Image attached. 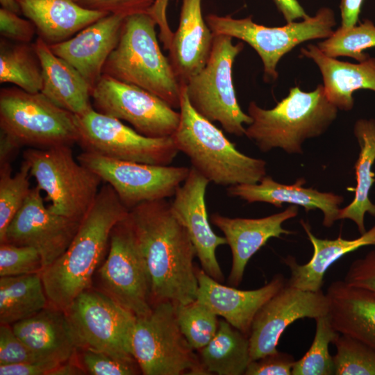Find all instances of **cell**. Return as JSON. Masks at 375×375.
Returning <instances> with one entry per match:
<instances>
[{
  "label": "cell",
  "instance_id": "6da1fadb",
  "mask_svg": "<svg viewBox=\"0 0 375 375\" xmlns=\"http://www.w3.org/2000/svg\"><path fill=\"white\" fill-rule=\"evenodd\" d=\"M151 284L152 304H186L197 299V256L188 232L165 199L129 210Z\"/></svg>",
  "mask_w": 375,
  "mask_h": 375
},
{
  "label": "cell",
  "instance_id": "7a4b0ae2",
  "mask_svg": "<svg viewBox=\"0 0 375 375\" xmlns=\"http://www.w3.org/2000/svg\"><path fill=\"white\" fill-rule=\"evenodd\" d=\"M128 212L105 183L67 250L41 273L50 305L65 310L92 287L93 274L108 249L112 230Z\"/></svg>",
  "mask_w": 375,
  "mask_h": 375
},
{
  "label": "cell",
  "instance_id": "3957f363",
  "mask_svg": "<svg viewBox=\"0 0 375 375\" xmlns=\"http://www.w3.org/2000/svg\"><path fill=\"white\" fill-rule=\"evenodd\" d=\"M181 86L180 122L172 135L178 151L210 183L228 187L258 183L266 176V162L238 150L213 122L194 110Z\"/></svg>",
  "mask_w": 375,
  "mask_h": 375
},
{
  "label": "cell",
  "instance_id": "277c9868",
  "mask_svg": "<svg viewBox=\"0 0 375 375\" xmlns=\"http://www.w3.org/2000/svg\"><path fill=\"white\" fill-rule=\"evenodd\" d=\"M338 110L327 99L322 85L310 92L295 86L271 109L250 102L248 115L252 122L244 135L263 152L280 148L290 154L302 153L303 142L324 133L336 119Z\"/></svg>",
  "mask_w": 375,
  "mask_h": 375
},
{
  "label": "cell",
  "instance_id": "5b68a950",
  "mask_svg": "<svg viewBox=\"0 0 375 375\" xmlns=\"http://www.w3.org/2000/svg\"><path fill=\"white\" fill-rule=\"evenodd\" d=\"M149 13L126 17L119 42L108 57L102 74L136 85L179 108L182 86L159 46L156 26Z\"/></svg>",
  "mask_w": 375,
  "mask_h": 375
},
{
  "label": "cell",
  "instance_id": "8992f818",
  "mask_svg": "<svg viewBox=\"0 0 375 375\" xmlns=\"http://www.w3.org/2000/svg\"><path fill=\"white\" fill-rule=\"evenodd\" d=\"M0 131L21 147H71L78 140L76 115L17 86L0 90Z\"/></svg>",
  "mask_w": 375,
  "mask_h": 375
},
{
  "label": "cell",
  "instance_id": "52a82bcc",
  "mask_svg": "<svg viewBox=\"0 0 375 375\" xmlns=\"http://www.w3.org/2000/svg\"><path fill=\"white\" fill-rule=\"evenodd\" d=\"M30 176L56 214L81 221L94 202L102 179L75 160L70 146L31 148L23 153Z\"/></svg>",
  "mask_w": 375,
  "mask_h": 375
},
{
  "label": "cell",
  "instance_id": "ba28073f",
  "mask_svg": "<svg viewBox=\"0 0 375 375\" xmlns=\"http://www.w3.org/2000/svg\"><path fill=\"white\" fill-rule=\"evenodd\" d=\"M131 347L142 374H208L182 333L171 301L156 303L149 315L136 317Z\"/></svg>",
  "mask_w": 375,
  "mask_h": 375
},
{
  "label": "cell",
  "instance_id": "9c48e42d",
  "mask_svg": "<svg viewBox=\"0 0 375 375\" xmlns=\"http://www.w3.org/2000/svg\"><path fill=\"white\" fill-rule=\"evenodd\" d=\"M205 20L213 35L237 38L249 44L260 56L265 81H275L277 65L285 54L297 45L312 40L326 39L336 24L335 13L328 7L301 22L278 27H268L254 22L251 17L236 19L231 15H206Z\"/></svg>",
  "mask_w": 375,
  "mask_h": 375
},
{
  "label": "cell",
  "instance_id": "30bf717a",
  "mask_svg": "<svg viewBox=\"0 0 375 375\" xmlns=\"http://www.w3.org/2000/svg\"><path fill=\"white\" fill-rule=\"evenodd\" d=\"M232 38L214 35L212 49L203 68L185 85L190 105L211 122H219L223 129L237 136L245 135L244 124L251 117L241 109L233 81V66L244 44H233Z\"/></svg>",
  "mask_w": 375,
  "mask_h": 375
},
{
  "label": "cell",
  "instance_id": "8fae6325",
  "mask_svg": "<svg viewBox=\"0 0 375 375\" xmlns=\"http://www.w3.org/2000/svg\"><path fill=\"white\" fill-rule=\"evenodd\" d=\"M98 274L99 290L122 307L136 317L151 312V279L129 212L112 228Z\"/></svg>",
  "mask_w": 375,
  "mask_h": 375
},
{
  "label": "cell",
  "instance_id": "7c38bea8",
  "mask_svg": "<svg viewBox=\"0 0 375 375\" xmlns=\"http://www.w3.org/2000/svg\"><path fill=\"white\" fill-rule=\"evenodd\" d=\"M65 311L78 349L100 351L137 363L131 347L136 317L110 297L90 288L75 298Z\"/></svg>",
  "mask_w": 375,
  "mask_h": 375
},
{
  "label": "cell",
  "instance_id": "4fadbf2b",
  "mask_svg": "<svg viewBox=\"0 0 375 375\" xmlns=\"http://www.w3.org/2000/svg\"><path fill=\"white\" fill-rule=\"evenodd\" d=\"M78 144L83 151L112 159L169 165L179 152L172 136L149 138L120 119L92 108L77 116Z\"/></svg>",
  "mask_w": 375,
  "mask_h": 375
},
{
  "label": "cell",
  "instance_id": "5bb4252c",
  "mask_svg": "<svg viewBox=\"0 0 375 375\" xmlns=\"http://www.w3.org/2000/svg\"><path fill=\"white\" fill-rule=\"evenodd\" d=\"M77 160L110 185L129 210L143 202L174 196L190 169L119 160L88 151L80 153Z\"/></svg>",
  "mask_w": 375,
  "mask_h": 375
},
{
  "label": "cell",
  "instance_id": "9a60e30c",
  "mask_svg": "<svg viewBox=\"0 0 375 375\" xmlns=\"http://www.w3.org/2000/svg\"><path fill=\"white\" fill-rule=\"evenodd\" d=\"M91 99L96 111L127 122L147 137L172 136L180 122V112L160 97L103 74L92 88Z\"/></svg>",
  "mask_w": 375,
  "mask_h": 375
},
{
  "label": "cell",
  "instance_id": "2e32d148",
  "mask_svg": "<svg viewBox=\"0 0 375 375\" xmlns=\"http://www.w3.org/2000/svg\"><path fill=\"white\" fill-rule=\"evenodd\" d=\"M80 222L50 210L36 185L9 224L2 242L34 247L44 269L67 250Z\"/></svg>",
  "mask_w": 375,
  "mask_h": 375
},
{
  "label": "cell",
  "instance_id": "e0dca14e",
  "mask_svg": "<svg viewBox=\"0 0 375 375\" xmlns=\"http://www.w3.org/2000/svg\"><path fill=\"white\" fill-rule=\"evenodd\" d=\"M322 290L311 292L285 283L255 315L249 335L251 360L276 352L281 335L294 321L328 314Z\"/></svg>",
  "mask_w": 375,
  "mask_h": 375
},
{
  "label": "cell",
  "instance_id": "ac0fdd59",
  "mask_svg": "<svg viewBox=\"0 0 375 375\" xmlns=\"http://www.w3.org/2000/svg\"><path fill=\"white\" fill-rule=\"evenodd\" d=\"M209 183L192 167L188 176L176 190L171 206L188 232L202 269L222 283L224 275L216 258V249L227 244V242L224 237L216 235L209 224L205 199Z\"/></svg>",
  "mask_w": 375,
  "mask_h": 375
},
{
  "label": "cell",
  "instance_id": "d6986e66",
  "mask_svg": "<svg viewBox=\"0 0 375 375\" xmlns=\"http://www.w3.org/2000/svg\"><path fill=\"white\" fill-rule=\"evenodd\" d=\"M297 214V206L291 205L282 212L258 219L231 218L217 212L211 215L212 224L223 233L231 251L228 281L233 286L240 285L250 258L269 239L293 233L282 224Z\"/></svg>",
  "mask_w": 375,
  "mask_h": 375
},
{
  "label": "cell",
  "instance_id": "ffe728a7",
  "mask_svg": "<svg viewBox=\"0 0 375 375\" xmlns=\"http://www.w3.org/2000/svg\"><path fill=\"white\" fill-rule=\"evenodd\" d=\"M196 271V299L247 336L258 311L286 283L284 276L278 274L260 288L242 290L221 284L203 269Z\"/></svg>",
  "mask_w": 375,
  "mask_h": 375
},
{
  "label": "cell",
  "instance_id": "44dd1931",
  "mask_svg": "<svg viewBox=\"0 0 375 375\" xmlns=\"http://www.w3.org/2000/svg\"><path fill=\"white\" fill-rule=\"evenodd\" d=\"M125 18L107 15L69 40L49 46L56 56L72 65L92 90L102 75L108 57L119 42Z\"/></svg>",
  "mask_w": 375,
  "mask_h": 375
},
{
  "label": "cell",
  "instance_id": "7402d4cb",
  "mask_svg": "<svg viewBox=\"0 0 375 375\" xmlns=\"http://www.w3.org/2000/svg\"><path fill=\"white\" fill-rule=\"evenodd\" d=\"M305 183L306 180L299 178L294 184H281L266 175L257 183L229 186L227 193L249 203L265 202L281 208L283 203H287L301 206L306 212L319 209L324 214L323 225L331 227L339 219L344 198L332 192H322L312 188H304L303 185Z\"/></svg>",
  "mask_w": 375,
  "mask_h": 375
},
{
  "label": "cell",
  "instance_id": "603a6c76",
  "mask_svg": "<svg viewBox=\"0 0 375 375\" xmlns=\"http://www.w3.org/2000/svg\"><path fill=\"white\" fill-rule=\"evenodd\" d=\"M213 39L202 15L201 0H182L178 27L168 49L169 60L181 85L203 68Z\"/></svg>",
  "mask_w": 375,
  "mask_h": 375
},
{
  "label": "cell",
  "instance_id": "cb8c5ba5",
  "mask_svg": "<svg viewBox=\"0 0 375 375\" xmlns=\"http://www.w3.org/2000/svg\"><path fill=\"white\" fill-rule=\"evenodd\" d=\"M11 326L15 335L42 360L62 363L74 358L78 350L65 311L49 303Z\"/></svg>",
  "mask_w": 375,
  "mask_h": 375
},
{
  "label": "cell",
  "instance_id": "d4e9b609",
  "mask_svg": "<svg viewBox=\"0 0 375 375\" xmlns=\"http://www.w3.org/2000/svg\"><path fill=\"white\" fill-rule=\"evenodd\" d=\"M303 56L318 67L327 99L338 110L349 111L354 105L353 93L360 89L375 92V58L351 63L329 57L317 45L309 44L301 49Z\"/></svg>",
  "mask_w": 375,
  "mask_h": 375
},
{
  "label": "cell",
  "instance_id": "484cf974",
  "mask_svg": "<svg viewBox=\"0 0 375 375\" xmlns=\"http://www.w3.org/2000/svg\"><path fill=\"white\" fill-rule=\"evenodd\" d=\"M326 295L334 328L375 350V294L344 281H335Z\"/></svg>",
  "mask_w": 375,
  "mask_h": 375
},
{
  "label": "cell",
  "instance_id": "4316f807",
  "mask_svg": "<svg viewBox=\"0 0 375 375\" xmlns=\"http://www.w3.org/2000/svg\"><path fill=\"white\" fill-rule=\"evenodd\" d=\"M21 13L48 45L69 40L106 12L86 9L74 0H16Z\"/></svg>",
  "mask_w": 375,
  "mask_h": 375
},
{
  "label": "cell",
  "instance_id": "83f0119b",
  "mask_svg": "<svg viewBox=\"0 0 375 375\" xmlns=\"http://www.w3.org/2000/svg\"><path fill=\"white\" fill-rule=\"evenodd\" d=\"M42 69L41 92L59 107L80 116L90 110L92 88L69 63L56 56L42 39L33 43Z\"/></svg>",
  "mask_w": 375,
  "mask_h": 375
},
{
  "label": "cell",
  "instance_id": "f1b7e54d",
  "mask_svg": "<svg viewBox=\"0 0 375 375\" xmlns=\"http://www.w3.org/2000/svg\"><path fill=\"white\" fill-rule=\"evenodd\" d=\"M301 224L313 247L310 260L303 265L299 264L295 258L288 256L283 258L284 263L290 270V278L286 284L306 291L317 292L322 290L324 276L335 261L345 254L365 246H375V226L352 240L342 238L321 239L311 232L308 224L303 220Z\"/></svg>",
  "mask_w": 375,
  "mask_h": 375
},
{
  "label": "cell",
  "instance_id": "f546056e",
  "mask_svg": "<svg viewBox=\"0 0 375 375\" xmlns=\"http://www.w3.org/2000/svg\"><path fill=\"white\" fill-rule=\"evenodd\" d=\"M353 133L360 147L358 158L354 165L357 185L353 201L340 209L339 219L352 220L362 235L367 231L364 223L365 213L375 217V204L369 197L375 182V174L372 171L375 161V119H358L353 126Z\"/></svg>",
  "mask_w": 375,
  "mask_h": 375
},
{
  "label": "cell",
  "instance_id": "4dcf8cb0",
  "mask_svg": "<svg viewBox=\"0 0 375 375\" xmlns=\"http://www.w3.org/2000/svg\"><path fill=\"white\" fill-rule=\"evenodd\" d=\"M199 351L208 374H244L251 361L249 336L225 319L219 321L216 334Z\"/></svg>",
  "mask_w": 375,
  "mask_h": 375
},
{
  "label": "cell",
  "instance_id": "1f68e13d",
  "mask_svg": "<svg viewBox=\"0 0 375 375\" xmlns=\"http://www.w3.org/2000/svg\"><path fill=\"white\" fill-rule=\"evenodd\" d=\"M48 304L40 273L0 277V324L29 318Z\"/></svg>",
  "mask_w": 375,
  "mask_h": 375
},
{
  "label": "cell",
  "instance_id": "d6a6232c",
  "mask_svg": "<svg viewBox=\"0 0 375 375\" xmlns=\"http://www.w3.org/2000/svg\"><path fill=\"white\" fill-rule=\"evenodd\" d=\"M0 83H12L31 93L42 88V69L33 43L0 39Z\"/></svg>",
  "mask_w": 375,
  "mask_h": 375
},
{
  "label": "cell",
  "instance_id": "836d02e7",
  "mask_svg": "<svg viewBox=\"0 0 375 375\" xmlns=\"http://www.w3.org/2000/svg\"><path fill=\"white\" fill-rule=\"evenodd\" d=\"M318 48L331 58L347 56L362 62L369 58L365 50L375 47V25L365 19L358 25L344 28L340 26L322 42Z\"/></svg>",
  "mask_w": 375,
  "mask_h": 375
},
{
  "label": "cell",
  "instance_id": "e575fe53",
  "mask_svg": "<svg viewBox=\"0 0 375 375\" xmlns=\"http://www.w3.org/2000/svg\"><path fill=\"white\" fill-rule=\"evenodd\" d=\"M315 334L311 346L304 356L296 360L292 375H333L335 374L333 358L328 346L340 333L332 325L328 314L315 319Z\"/></svg>",
  "mask_w": 375,
  "mask_h": 375
},
{
  "label": "cell",
  "instance_id": "d590c367",
  "mask_svg": "<svg viewBox=\"0 0 375 375\" xmlns=\"http://www.w3.org/2000/svg\"><path fill=\"white\" fill-rule=\"evenodd\" d=\"M29 176V167L24 160L15 175L10 163L0 165V243L30 193Z\"/></svg>",
  "mask_w": 375,
  "mask_h": 375
},
{
  "label": "cell",
  "instance_id": "8d00e7d4",
  "mask_svg": "<svg viewBox=\"0 0 375 375\" xmlns=\"http://www.w3.org/2000/svg\"><path fill=\"white\" fill-rule=\"evenodd\" d=\"M179 328L194 350H200L215 336L219 326L217 315L197 299L175 304Z\"/></svg>",
  "mask_w": 375,
  "mask_h": 375
},
{
  "label": "cell",
  "instance_id": "74e56055",
  "mask_svg": "<svg viewBox=\"0 0 375 375\" xmlns=\"http://www.w3.org/2000/svg\"><path fill=\"white\" fill-rule=\"evenodd\" d=\"M335 375H375V350L365 343L340 334L332 343Z\"/></svg>",
  "mask_w": 375,
  "mask_h": 375
},
{
  "label": "cell",
  "instance_id": "f35d334b",
  "mask_svg": "<svg viewBox=\"0 0 375 375\" xmlns=\"http://www.w3.org/2000/svg\"><path fill=\"white\" fill-rule=\"evenodd\" d=\"M42 257L34 247L0 243V277L42 273Z\"/></svg>",
  "mask_w": 375,
  "mask_h": 375
},
{
  "label": "cell",
  "instance_id": "ab89813d",
  "mask_svg": "<svg viewBox=\"0 0 375 375\" xmlns=\"http://www.w3.org/2000/svg\"><path fill=\"white\" fill-rule=\"evenodd\" d=\"M77 359L87 374L92 375H133L139 374L137 363L117 359L107 353L90 349H78ZM78 352V351H77Z\"/></svg>",
  "mask_w": 375,
  "mask_h": 375
},
{
  "label": "cell",
  "instance_id": "60d3db41",
  "mask_svg": "<svg viewBox=\"0 0 375 375\" xmlns=\"http://www.w3.org/2000/svg\"><path fill=\"white\" fill-rule=\"evenodd\" d=\"M40 360L15 335L11 325H0V365Z\"/></svg>",
  "mask_w": 375,
  "mask_h": 375
},
{
  "label": "cell",
  "instance_id": "b9f144b4",
  "mask_svg": "<svg viewBox=\"0 0 375 375\" xmlns=\"http://www.w3.org/2000/svg\"><path fill=\"white\" fill-rule=\"evenodd\" d=\"M91 10L117 15L124 17L149 12L156 0H74Z\"/></svg>",
  "mask_w": 375,
  "mask_h": 375
},
{
  "label": "cell",
  "instance_id": "7bdbcfd3",
  "mask_svg": "<svg viewBox=\"0 0 375 375\" xmlns=\"http://www.w3.org/2000/svg\"><path fill=\"white\" fill-rule=\"evenodd\" d=\"M36 28L29 20L22 19L19 14L0 8V34L5 39L24 43H31Z\"/></svg>",
  "mask_w": 375,
  "mask_h": 375
},
{
  "label": "cell",
  "instance_id": "ee69618b",
  "mask_svg": "<svg viewBox=\"0 0 375 375\" xmlns=\"http://www.w3.org/2000/svg\"><path fill=\"white\" fill-rule=\"evenodd\" d=\"M296 360L290 353L276 352L251 360L245 375H292Z\"/></svg>",
  "mask_w": 375,
  "mask_h": 375
},
{
  "label": "cell",
  "instance_id": "f6af8a7d",
  "mask_svg": "<svg viewBox=\"0 0 375 375\" xmlns=\"http://www.w3.org/2000/svg\"><path fill=\"white\" fill-rule=\"evenodd\" d=\"M344 281L349 285L375 294V250L355 260L349 266Z\"/></svg>",
  "mask_w": 375,
  "mask_h": 375
},
{
  "label": "cell",
  "instance_id": "bcb514c9",
  "mask_svg": "<svg viewBox=\"0 0 375 375\" xmlns=\"http://www.w3.org/2000/svg\"><path fill=\"white\" fill-rule=\"evenodd\" d=\"M60 363L40 360L0 365V375H48Z\"/></svg>",
  "mask_w": 375,
  "mask_h": 375
},
{
  "label": "cell",
  "instance_id": "7dc6e473",
  "mask_svg": "<svg viewBox=\"0 0 375 375\" xmlns=\"http://www.w3.org/2000/svg\"><path fill=\"white\" fill-rule=\"evenodd\" d=\"M170 0H156L149 13L154 18L160 28V38L165 47L170 44L173 33L170 31L166 17V10Z\"/></svg>",
  "mask_w": 375,
  "mask_h": 375
},
{
  "label": "cell",
  "instance_id": "c3c4849f",
  "mask_svg": "<svg viewBox=\"0 0 375 375\" xmlns=\"http://www.w3.org/2000/svg\"><path fill=\"white\" fill-rule=\"evenodd\" d=\"M364 0H341V26L347 28L357 24Z\"/></svg>",
  "mask_w": 375,
  "mask_h": 375
},
{
  "label": "cell",
  "instance_id": "681fc988",
  "mask_svg": "<svg viewBox=\"0 0 375 375\" xmlns=\"http://www.w3.org/2000/svg\"><path fill=\"white\" fill-rule=\"evenodd\" d=\"M273 1L287 23L299 19H303L309 16L297 0Z\"/></svg>",
  "mask_w": 375,
  "mask_h": 375
},
{
  "label": "cell",
  "instance_id": "f907efd6",
  "mask_svg": "<svg viewBox=\"0 0 375 375\" xmlns=\"http://www.w3.org/2000/svg\"><path fill=\"white\" fill-rule=\"evenodd\" d=\"M20 148L8 135L0 131V165L11 163Z\"/></svg>",
  "mask_w": 375,
  "mask_h": 375
},
{
  "label": "cell",
  "instance_id": "816d5d0a",
  "mask_svg": "<svg viewBox=\"0 0 375 375\" xmlns=\"http://www.w3.org/2000/svg\"><path fill=\"white\" fill-rule=\"evenodd\" d=\"M87 374L85 370L79 363L76 355L72 359L60 363L51 369L48 375H83Z\"/></svg>",
  "mask_w": 375,
  "mask_h": 375
},
{
  "label": "cell",
  "instance_id": "f5cc1de1",
  "mask_svg": "<svg viewBox=\"0 0 375 375\" xmlns=\"http://www.w3.org/2000/svg\"><path fill=\"white\" fill-rule=\"evenodd\" d=\"M1 8L10 10L15 13H21L20 8L16 0H0Z\"/></svg>",
  "mask_w": 375,
  "mask_h": 375
}]
</instances>
